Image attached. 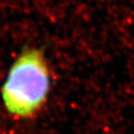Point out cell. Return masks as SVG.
I'll return each instance as SVG.
<instances>
[{
  "mask_svg": "<svg viewBox=\"0 0 134 134\" xmlns=\"http://www.w3.org/2000/svg\"><path fill=\"white\" fill-rule=\"evenodd\" d=\"M49 88L50 72L43 51L25 48L8 70L1 99L10 115L30 118L45 104Z\"/></svg>",
  "mask_w": 134,
  "mask_h": 134,
  "instance_id": "6da1fadb",
  "label": "cell"
}]
</instances>
